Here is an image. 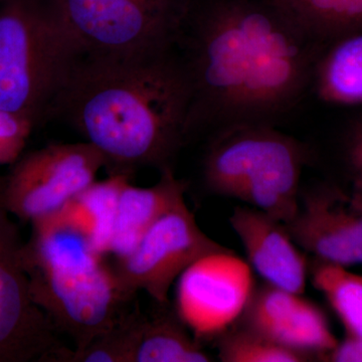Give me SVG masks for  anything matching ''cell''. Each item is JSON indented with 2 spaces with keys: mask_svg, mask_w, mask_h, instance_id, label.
<instances>
[{
  "mask_svg": "<svg viewBox=\"0 0 362 362\" xmlns=\"http://www.w3.org/2000/svg\"><path fill=\"white\" fill-rule=\"evenodd\" d=\"M237 323L311 358H323L338 343L316 304L267 282L255 286Z\"/></svg>",
  "mask_w": 362,
  "mask_h": 362,
  "instance_id": "7c38bea8",
  "label": "cell"
},
{
  "mask_svg": "<svg viewBox=\"0 0 362 362\" xmlns=\"http://www.w3.org/2000/svg\"><path fill=\"white\" fill-rule=\"evenodd\" d=\"M103 168L101 154L86 141L28 152L0 175V207L32 225L63 211Z\"/></svg>",
  "mask_w": 362,
  "mask_h": 362,
  "instance_id": "52a82bcc",
  "label": "cell"
},
{
  "mask_svg": "<svg viewBox=\"0 0 362 362\" xmlns=\"http://www.w3.org/2000/svg\"><path fill=\"white\" fill-rule=\"evenodd\" d=\"M76 62L49 0H0V110L39 125Z\"/></svg>",
  "mask_w": 362,
  "mask_h": 362,
  "instance_id": "5b68a950",
  "label": "cell"
},
{
  "mask_svg": "<svg viewBox=\"0 0 362 362\" xmlns=\"http://www.w3.org/2000/svg\"><path fill=\"white\" fill-rule=\"evenodd\" d=\"M141 316L138 310L128 312L120 322L83 349L71 350L64 345L47 362H132Z\"/></svg>",
  "mask_w": 362,
  "mask_h": 362,
  "instance_id": "ffe728a7",
  "label": "cell"
},
{
  "mask_svg": "<svg viewBox=\"0 0 362 362\" xmlns=\"http://www.w3.org/2000/svg\"><path fill=\"white\" fill-rule=\"evenodd\" d=\"M175 47L187 73L188 139L235 125H275L312 90L325 47L274 0H187Z\"/></svg>",
  "mask_w": 362,
  "mask_h": 362,
  "instance_id": "6da1fadb",
  "label": "cell"
},
{
  "mask_svg": "<svg viewBox=\"0 0 362 362\" xmlns=\"http://www.w3.org/2000/svg\"><path fill=\"white\" fill-rule=\"evenodd\" d=\"M310 39L326 47L362 33V0H274Z\"/></svg>",
  "mask_w": 362,
  "mask_h": 362,
  "instance_id": "e0dca14e",
  "label": "cell"
},
{
  "mask_svg": "<svg viewBox=\"0 0 362 362\" xmlns=\"http://www.w3.org/2000/svg\"><path fill=\"white\" fill-rule=\"evenodd\" d=\"M322 361L333 362H362V339L347 337L338 342L334 349L324 356Z\"/></svg>",
  "mask_w": 362,
  "mask_h": 362,
  "instance_id": "cb8c5ba5",
  "label": "cell"
},
{
  "mask_svg": "<svg viewBox=\"0 0 362 362\" xmlns=\"http://www.w3.org/2000/svg\"><path fill=\"white\" fill-rule=\"evenodd\" d=\"M228 250L202 232L183 199L154 223L132 251L109 262L127 296L133 299L144 291L156 303L164 305L169 303L173 283L188 268Z\"/></svg>",
  "mask_w": 362,
  "mask_h": 362,
  "instance_id": "ba28073f",
  "label": "cell"
},
{
  "mask_svg": "<svg viewBox=\"0 0 362 362\" xmlns=\"http://www.w3.org/2000/svg\"><path fill=\"white\" fill-rule=\"evenodd\" d=\"M150 316L142 314L132 362H209L199 340L188 334L187 326L170 305L157 304Z\"/></svg>",
  "mask_w": 362,
  "mask_h": 362,
  "instance_id": "9a60e30c",
  "label": "cell"
},
{
  "mask_svg": "<svg viewBox=\"0 0 362 362\" xmlns=\"http://www.w3.org/2000/svg\"><path fill=\"white\" fill-rule=\"evenodd\" d=\"M349 195L354 206L362 213V171L354 175L351 192Z\"/></svg>",
  "mask_w": 362,
  "mask_h": 362,
  "instance_id": "d4e9b609",
  "label": "cell"
},
{
  "mask_svg": "<svg viewBox=\"0 0 362 362\" xmlns=\"http://www.w3.org/2000/svg\"><path fill=\"white\" fill-rule=\"evenodd\" d=\"M311 282L327 299L347 335L362 339V275L316 259Z\"/></svg>",
  "mask_w": 362,
  "mask_h": 362,
  "instance_id": "ac0fdd59",
  "label": "cell"
},
{
  "mask_svg": "<svg viewBox=\"0 0 362 362\" xmlns=\"http://www.w3.org/2000/svg\"><path fill=\"white\" fill-rule=\"evenodd\" d=\"M346 159L354 175L362 171V115L352 123L346 142Z\"/></svg>",
  "mask_w": 362,
  "mask_h": 362,
  "instance_id": "603a6c76",
  "label": "cell"
},
{
  "mask_svg": "<svg viewBox=\"0 0 362 362\" xmlns=\"http://www.w3.org/2000/svg\"><path fill=\"white\" fill-rule=\"evenodd\" d=\"M312 92L326 103L362 105V33L325 47L316 64Z\"/></svg>",
  "mask_w": 362,
  "mask_h": 362,
  "instance_id": "2e32d148",
  "label": "cell"
},
{
  "mask_svg": "<svg viewBox=\"0 0 362 362\" xmlns=\"http://www.w3.org/2000/svg\"><path fill=\"white\" fill-rule=\"evenodd\" d=\"M180 278L176 311L199 338L216 339L237 323L256 286L252 267L232 250L199 259Z\"/></svg>",
  "mask_w": 362,
  "mask_h": 362,
  "instance_id": "30bf717a",
  "label": "cell"
},
{
  "mask_svg": "<svg viewBox=\"0 0 362 362\" xmlns=\"http://www.w3.org/2000/svg\"><path fill=\"white\" fill-rule=\"evenodd\" d=\"M285 226L297 246L317 259L362 264V213L338 187L321 185L300 194L296 216Z\"/></svg>",
  "mask_w": 362,
  "mask_h": 362,
  "instance_id": "8fae6325",
  "label": "cell"
},
{
  "mask_svg": "<svg viewBox=\"0 0 362 362\" xmlns=\"http://www.w3.org/2000/svg\"><path fill=\"white\" fill-rule=\"evenodd\" d=\"M32 226L23 247L30 295L56 330L83 349L122 320L132 298L66 207Z\"/></svg>",
  "mask_w": 362,
  "mask_h": 362,
  "instance_id": "3957f363",
  "label": "cell"
},
{
  "mask_svg": "<svg viewBox=\"0 0 362 362\" xmlns=\"http://www.w3.org/2000/svg\"><path fill=\"white\" fill-rule=\"evenodd\" d=\"M230 223L244 245L247 263L265 282L304 294L308 265L285 223L256 207L245 206L233 209Z\"/></svg>",
  "mask_w": 362,
  "mask_h": 362,
  "instance_id": "4fadbf2b",
  "label": "cell"
},
{
  "mask_svg": "<svg viewBox=\"0 0 362 362\" xmlns=\"http://www.w3.org/2000/svg\"><path fill=\"white\" fill-rule=\"evenodd\" d=\"M223 362H302L311 357L272 341L239 323L216 338Z\"/></svg>",
  "mask_w": 362,
  "mask_h": 362,
  "instance_id": "44dd1931",
  "label": "cell"
},
{
  "mask_svg": "<svg viewBox=\"0 0 362 362\" xmlns=\"http://www.w3.org/2000/svg\"><path fill=\"white\" fill-rule=\"evenodd\" d=\"M130 178L109 175L106 180L95 181L76 197L66 209L90 233L100 252L109 254L119 194Z\"/></svg>",
  "mask_w": 362,
  "mask_h": 362,
  "instance_id": "d6986e66",
  "label": "cell"
},
{
  "mask_svg": "<svg viewBox=\"0 0 362 362\" xmlns=\"http://www.w3.org/2000/svg\"><path fill=\"white\" fill-rule=\"evenodd\" d=\"M185 192L187 183L176 177L173 168L160 171V178L150 187L126 182L117 202L109 252L123 256L132 251L159 218L185 199Z\"/></svg>",
  "mask_w": 362,
  "mask_h": 362,
  "instance_id": "5bb4252c",
  "label": "cell"
},
{
  "mask_svg": "<svg viewBox=\"0 0 362 362\" xmlns=\"http://www.w3.org/2000/svg\"><path fill=\"white\" fill-rule=\"evenodd\" d=\"M189 83L175 47L119 59H78L54 105L101 154L109 175L173 168L188 139Z\"/></svg>",
  "mask_w": 362,
  "mask_h": 362,
  "instance_id": "7a4b0ae2",
  "label": "cell"
},
{
  "mask_svg": "<svg viewBox=\"0 0 362 362\" xmlns=\"http://www.w3.org/2000/svg\"><path fill=\"white\" fill-rule=\"evenodd\" d=\"M308 158L302 143L271 124L244 123L211 133L202 175L207 189L290 223L300 202Z\"/></svg>",
  "mask_w": 362,
  "mask_h": 362,
  "instance_id": "277c9868",
  "label": "cell"
},
{
  "mask_svg": "<svg viewBox=\"0 0 362 362\" xmlns=\"http://www.w3.org/2000/svg\"><path fill=\"white\" fill-rule=\"evenodd\" d=\"M78 59H119L175 47L187 0H49Z\"/></svg>",
  "mask_w": 362,
  "mask_h": 362,
  "instance_id": "8992f818",
  "label": "cell"
},
{
  "mask_svg": "<svg viewBox=\"0 0 362 362\" xmlns=\"http://www.w3.org/2000/svg\"><path fill=\"white\" fill-rule=\"evenodd\" d=\"M35 127L28 119L0 110V166L11 165L23 156Z\"/></svg>",
  "mask_w": 362,
  "mask_h": 362,
  "instance_id": "7402d4cb",
  "label": "cell"
},
{
  "mask_svg": "<svg viewBox=\"0 0 362 362\" xmlns=\"http://www.w3.org/2000/svg\"><path fill=\"white\" fill-rule=\"evenodd\" d=\"M23 244L13 216L0 207V362H47L64 346L30 295Z\"/></svg>",
  "mask_w": 362,
  "mask_h": 362,
  "instance_id": "9c48e42d",
  "label": "cell"
}]
</instances>
